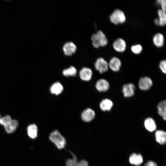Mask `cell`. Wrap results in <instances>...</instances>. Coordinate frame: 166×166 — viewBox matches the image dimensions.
I'll use <instances>...</instances> for the list:
<instances>
[{
  "label": "cell",
  "instance_id": "obj_1",
  "mask_svg": "<svg viewBox=\"0 0 166 166\" xmlns=\"http://www.w3.org/2000/svg\"><path fill=\"white\" fill-rule=\"evenodd\" d=\"M0 123L3 126L6 131L8 133L14 132L17 128L19 124L18 121L12 119L8 115L1 118Z\"/></svg>",
  "mask_w": 166,
  "mask_h": 166
},
{
  "label": "cell",
  "instance_id": "obj_2",
  "mask_svg": "<svg viewBox=\"0 0 166 166\" xmlns=\"http://www.w3.org/2000/svg\"><path fill=\"white\" fill-rule=\"evenodd\" d=\"M91 39L93 45L96 48L105 46L107 44L108 42L105 35L101 30L93 34L91 36Z\"/></svg>",
  "mask_w": 166,
  "mask_h": 166
},
{
  "label": "cell",
  "instance_id": "obj_3",
  "mask_svg": "<svg viewBox=\"0 0 166 166\" xmlns=\"http://www.w3.org/2000/svg\"><path fill=\"white\" fill-rule=\"evenodd\" d=\"M49 138L59 149L63 148L65 145V140L57 130L52 132L50 134Z\"/></svg>",
  "mask_w": 166,
  "mask_h": 166
},
{
  "label": "cell",
  "instance_id": "obj_4",
  "mask_svg": "<svg viewBox=\"0 0 166 166\" xmlns=\"http://www.w3.org/2000/svg\"><path fill=\"white\" fill-rule=\"evenodd\" d=\"M109 20L112 23L117 25L124 23L126 21V17L123 11L119 9H116L110 15Z\"/></svg>",
  "mask_w": 166,
  "mask_h": 166
},
{
  "label": "cell",
  "instance_id": "obj_5",
  "mask_svg": "<svg viewBox=\"0 0 166 166\" xmlns=\"http://www.w3.org/2000/svg\"><path fill=\"white\" fill-rule=\"evenodd\" d=\"M94 65L96 69L101 73L106 72L108 69V63L103 57L98 58Z\"/></svg>",
  "mask_w": 166,
  "mask_h": 166
},
{
  "label": "cell",
  "instance_id": "obj_6",
  "mask_svg": "<svg viewBox=\"0 0 166 166\" xmlns=\"http://www.w3.org/2000/svg\"><path fill=\"white\" fill-rule=\"evenodd\" d=\"M152 79L149 77H144L139 80L138 85L140 89L142 90L146 91L150 89L152 85Z\"/></svg>",
  "mask_w": 166,
  "mask_h": 166
},
{
  "label": "cell",
  "instance_id": "obj_7",
  "mask_svg": "<svg viewBox=\"0 0 166 166\" xmlns=\"http://www.w3.org/2000/svg\"><path fill=\"white\" fill-rule=\"evenodd\" d=\"M113 46L114 49L118 52H123L126 48V44L125 41L123 38H118L113 42Z\"/></svg>",
  "mask_w": 166,
  "mask_h": 166
},
{
  "label": "cell",
  "instance_id": "obj_8",
  "mask_svg": "<svg viewBox=\"0 0 166 166\" xmlns=\"http://www.w3.org/2000/svg\"><path fill=\"white\" fill-rule=\"evenodd\" d=\"M156 142L160 145L166 144V132L161 129L156 130L155 133Z\"/></svg>",
  "mask_w": 166,
  "mask_h": 166
},
{
  "label": "cell",
  "instance_id": "obj_9",
  "mask_svg": "<svg viewBox=\"0 0 166 166\" xmlns=\"http://www.w3.org/2000/svg\"><path fill=\"white\" fill-rule=\"evenodd\" d=\"M135 90V87L134 85L132 83H129L123 85L122 92L125 97H128L132 96L134 95Z\"/></svg>",
  "mask_w": 166,
  "mask_h": 166
},
{
  "label": "cell",
  "instance_id": "obj_10",
  "mask_svg": "<svg viewBox=\"0 0 166 166\" xmlns=\"http://www.w3.org/2000/svg\"><path fill=\"white\" fill-rule=\"evenodd\" d=\"M76 45L72 42H69L65 43L63 47V50L65 55L70 56L76 51Z\"/></svg>",
  "mask_w": 166,
  "mask_h": 166
},
{
  "label": "cell",
  "instance_id": "obj_11",
  "mask_svg": "<svg viewBox=\"0 0 166 166\" xmlns=\"http://www.w3.org/2000/svg\"><path fill=\"white\" fill-rule=\"evenodd\" d=\"M121 60L116 57H112L108 63L109 67L113 71H118L121 67Z\"/></svg>",
  "mask_w": 166,
  "mask_h": 166
},
{
  "label": "cell",
  "instance_id": "obj_12",
  "mask_svg": "<svg viewBox=\"0 0 166 166\" xmlns=\"http://www.w3.org/2000/svg\"><path fill=\"white\" fill-rule=\"evenodd\" d=\"M96 88L100 92H105L107 91L109 87V82L105 79H101L96 84Z\"/></svg>",
  "mask_w": 166,
  "mask_h": 166
},
{
  "label": "cell",
  "instance_id": "obj_13",
  "mask_svg": "<svg viewBox=\"0 0 166 166\" xmlns=\"http://www.w3.org/2000/svg\"><path fill=\"white\" fill-rule=\"evenodd\" d=\"M95 115V112L93 110L90 108H88L82 112L81 114V117L84 121L89 122L93 119Z\"/></svg>",
  "mask_w": 166,
  "mask_h": 166
},
{
  "label": "cell",
  "instance_id": "obj_14",
  "mask_svg": "<svg viewBox=\"0 0 166 166\" xmlns=\"http://www.w3.org/2000/svg\"><path fill=\"white\" fill-rule=\"evenodd\" d=\"M143 161V156L140 154L133 153L130 156L129 162L132 165L139 166L142 164Z\"/></svg>",
  "mask_w": 166,
  "mask_h": 166
},
{
  "label": "cell",
  "instance_id": "obj_15",
  "mask_svg": "<svg viewBox=\"0 0 166 166\" xmlns=\"http://www.w3.org/2000/svg\"><path fill=\"white\" fill-rule=\"evenodd\" d=\"M144 126L147 130L150 132L155 131L157 125L154 120L152 118H147L144 121Z\"/></svg>",
  "mask_w": 166,
  "mask_h": 166
},
{
  "label": "cell",
  "instance_id": "obj_16",
  "mask_svg": "<svg viewBox=\"0 0 166 166\" xmlns=\"http://www.w3.org/2000/svg\"><path fill=\"white\" fill-rule=\"evenodd\" d=\"M92 70L86 67L82 68L79 72V75L81 79L84 81H89L92 78Z\"/></svg>",
  "mask_w": 166,
  "mask_h": 166
},
{
  "label": "cell",
  "instance_id": "obj_17",
  "mask_svg": "<svg viewBox=\"0 0 166 166\" xmlns=\"http://www.w3.org/2000/svg\"><path fill=\"white\" fill-rule=\"evenodd\" d=\"M158 112L164 120L166 121V100L161 101L157 105Z\"/></svg>",
  "mask_w": 166,
  "mask_h": 166
},
{
  "label": "cell",
  "instance_id": "obj_18",
  "mask_svg": "<svg viewBox=\"0 0 166 166\" xmlns=\"http://www.w3.org/2000/svg\"><path fill=\"white\" fill-rule=\"evenodd\" d=\"M152 40L154 45L157 47H161L164 45V37L161 33L156 34L153 36Z\"/></svg>",
  "mask_w": 166,
  "mask_h": 166
},
{
  "label": "cell",
  "instance_id": "obj_19",
  "mask_svg": "<svg viewBox=\"0 0 166 166\" xmlns=\"http://www.w3.org/2000/svg\"><path fill=\"white\" fill-rule=\"evenodd\" d=\"M113 105L112 101L108 99H103L101 102L100 107L102 110L104 111H109Z\"/></svg>",
  "mask_w": 166,
  "mask_h": 166
},
{
  "label": "cell",
  "instance_id": "obj_20",
  "mask_svg": "<svg viewBox=\"0 0 166 166\" xmlns=\"http://www.w3.org/2000/svg\"><path fill=\"white\" fill-rule=\"evenodd\" d=\"M28 136L31 138L35 139L37 136L38 128L34 124H30L27 128Z\"/></svg>",
  "mask_w": 166,
  "mask_h": 166
},
{
  "label": "cell",
  "instance_id": "obj_21",
  "mask_svg": "<svg viewBox=\"0 0 166 166\" xmlns=\"http://www.w3.org/2000/svg\"><path fill=\"white\" fill-rule=\"evenodd\" d=\"M63 87L59 82L53 84L50 88V91L52 94L58 95L61 93L63 90Z\"/></svg>",
  "mask_w": 166,
  "mask_h": 166
},
{
  "label": "cell",
  "instance_id": "obj_22",
  "mask_svg": "<svg viewBox=\"0 0 166 166\" xmlns=\"http://www.w3.org/2000/svg\"><path fill=\"white\" fill-rule=\"evenodd\" d=\"M158 18L159 21L160 26H164L166 25V12L161 9L158 10Z\"/></svg>",
  "mask_w": 166,
  "mask_h": 166
},
{
  "label": "cell",
  "instance_id": "obj_23",
  "mask_svg": "<svg viewBox=\"0 0 166 166\" xmlns=\"http://www.w3.org/2000/svg\"><path fill=\"white\" fill-rule=\"evenodd\" d=\"M77 73L76 69L73 66L64 69L62 72L63 75L66 77L74 76L76 75Z\"/></svg>",
  "mask_w": 166,
  "mask_h": 166
},
{
  "label": "cell",
  "instance_id": "obj_24",
  "mask_svg": "<svg viewBox=\"0 0 166 166\" xmlns=\"http://www.w3.org/2000/svg\"><path fill=\"white\" fill-rule=\"evenodd\" d=\"M73 158L68 159L66 162V166H79V162H78L77 157L76 155L72 152H71Z\"/></svg>",
  "mask_w": 166,
  "mask_h": 166
},
{
  "label": "cell",
  "instance_id": "obj_25",
  "mask_svg": "<svg viewBox=\"0 0 166 166\" xmlns=\"http://www.w3.org/2000/svg\"><path fill=\"white\" fill-rule=\"evenodd\" d=\"M142 47L139 44L132 45L131 48L132 51L135 54H140L142 50Z\"/></svg>",
  "mask_w": 166,
  "mask_h": 166
},
{
  "label": "cell",
  "instance_id": "obj_26",
  "mask_svg": "<svg viewBox=\"0 0 166 166\" xmlns=\"http://www.w3.org/2000/svg\"><path fill=\"white\" fill-rule=\"evenodd\" d=\"M159 67L161 71L164 74H166V59L160 61Z\"/></svg>",
  "mask_w": 166,
  "mask_h": 166
},
{
  "label": "cell",
  "instance_id": "obj_27",
  "mask_svg": "<svg viewBox=\"0 0 166 166\" xmlns=\"http://www.w3.org/2000/svg\"><path fill=\"white\" fill-rule=\"evenodd\" d=\"M157 3L161 6V9L166 12V0H157Z\"/></svg>",
  "mask_w": 166,
  "mask_h": 166
},
{
  "label": "cell",
  "instance_id": "obj_28",
  "mask_svg": "<svg viewBox=\"0 0 166 166\" xmlns=\"http://www.w3.org/2000/svg\"><path fill=\"white\" fill-rule=\"evenodd\" d=\"M143 166H158L157 164L154 161L149 160L146 162Z\"/></svg>",
  "mask_w": 166,
  "mask_h": 166
},
{
  "label": "cell",
  "instance_id": "obj_29",
  "mask_svg": "<svg viewBox=\"0 0 166 166\" xmlns=\"http://www.w3.org/2000/svg\"><path fill=\"white\" fill-rule=\"evenodd\" d=\"M79 166H88V162L85 160H81L79 161Z\"/></svg>",
  "mask_w": 166,
  "mask_h": 166
},
{
  "label": "cell",
  "instance_id": "obj_30",
  "mask_svg": "<svg viewBox=\"0 0 166 166\" xmlns=\"http://www.w3.org/2000/svg\"><path fill=\"white\" fill-rule=\"evenodd\" d=\"M154 22L155 24L157 26H160V23L158 18H156L154 20Z\"/></svg>",
  "mask_w": 166,
  "mask_h": 166
},
{
  "label": "cell",
  "instance_id": "obj_31",
  "mask_svg": "<svg viewBox=\"0 0 166 166\" xmlns=\"http://www.w3.org/2000/svg\"></svg>",
  "mask_w": 166,
  "mask_h": 166
},
{
  "label": "cell",
  "instance_id": "obj_32",
  "mask_svg": "<svg viewBox=\"0 0 166 166\" xmlns=\"http://www.w3.org/2000/svg\"></svg>",
  "mask_w": 166,
  "mask_h": 166
}]
</instances>
